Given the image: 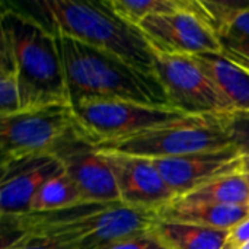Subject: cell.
Wrapping results in <instances>:
<instances>
[{
	"mask_svg": "<svg viewBox=\"0 0 249 249\" xmlns=\"http://www.w3.org/2000/svg\"><path fill=\"white\" fill-rule=\"evenodd\" d=\"M0 31L15 50L20 111L71 105L57 34L44 20L12 6L1 12Z\"/></svg>",
	"mask_w": 249,
	"mask_h": 249,
	"instance_id": "1",
	"label": "cell"
},
{
	"mask_svg": "<svg viewBox=\"0 0 249 249\" xmlns=\"http://www.w3.org/2000/svg\"><path fill=\"white\" fill-rule=\"evenodd\" d=\"M55 34L58 36L71 105L82 101L120 99L171 107L155 74L144 73L127 61L69 35Z\"/></svg>",
	"mask_w": 249,
	"mask_h": 249,
	"instance_id": "2",
	"label": "cell"
},
{
	"mask_svg": "<svg viewBox=\"0 0 249 249\" xmlns=\"http://www.w3.org/2000/svg\"><path fill=\"white\" fill-rule=\"evenodd\" d=\"M44 22L55 32L107 51L155 74L152 48L142 31L117 16L105 1L48 0L38 3Z\"/></svg>",
	"mask_w": 249,
	"mask_h": 249,
	"instance_id": "3",
	"label": "cell"
},
{
	"mask_svg": "<svg viewBox=\"0 0 249 249\" xmlns=\"http://www.w3.org/2000/svg\"><path fill=\"white\" fill-rule=\"evenodd\" d=\"M235 115H191L184 120L127 137L98 144V150L143 159L177 158L219 150L236 144Z\"/></svg>",
	"mask_w": 249,
	"mask_h": 249,
	"instance_id": "4",
	"label": "cell"
},
{
	"mask_svg": "<svg viewBox=\"0 0 249 249\" xmlns=\"http://www.w3.org/2000/svg\"><path fill=\"white\" fill-rule=\"evenodd\" d=\"M80 130L73 105H53L0 117L1 166L51 155L66 137Z\"/></svg>",
	"mask_w": 249,
	"mask_h": 249,
	"instance_id": "5",
	"label": "cell"
},
{
	"mask_svg": "<svg viewBox=\"0 0 249 249\" xmlns=\"http://www.w3.org/2000/svg\"><path fill=\"white\" fill-rule=\"evenodd\" d=\"M158 214L121 203H107L58 225L36 229L29 236H51L77 245V249H108L131 236L152 231Z\"/></svg>",
	"mask_w": 249,
	"mask_h": 249,
	"instance_id": "6",
	"label": "cell"
},
{
	"mask_svg": "<svg viewBox=\"0 0 249 249\" xmlns=\"http://www.w3.org/2000/svg\"><path fill=\"white\" fill-rule=\"evenodd\" d=\"M73 108L83 131L95 146L133 137L191 117L172 107L120 99L82 101L73 104Z\"/></svg>",
	"mask_w": 249,
	"mask_h": 249,
	"instance_id": "7",
	"label": "cell"
},
{
	"mask_svg": "<svg viewBox=\"0 0 249 249\" xmlns=\"http://www.w3.org/2000/svg\"><path fill=\"white\" fill-rule=\"evenodd\" d=\"M150 48L155 76L172 108L187 115H235L226 98L190 55Z\"/></svg>",
	"mask_w": 249,
	"mask_h": 249,
	"instance_id": "8",
	"label": "cell"
},
{
	"mask_svg": "<svg viewBox=\"0 0 249 249\" xmlns=\"http://www.w3.org/2000/svg\"><path fill=\"white\" fill-rule=\"evenodd\" d=\"M139 29L150 47L166 54L222 53L220 38L197 15L194 0H185L182 10L149 16Z\"/></svg>",
	"mask_w": 249,
	"mask_h": 249,
	"instance_id": "9",
	"label": "cell"
},
{
	"mask_svg": "<svg viewBox=\"0 0 249 249\" xmlns=\"http://www.w3.org/2000/svg\"><path fill=\"white\" fill-rule=\"evenodd\" d=\"M51 155L60 160L85 203H120L111 166L83 130L66 137Z\"/></svg>",
	"mask_w": 249,
	"mask_h": 249,
	"instance_id": "10",
	"label": "cell"
},
{
	"mask_svg": "<svg viewBox=\"0 0 249 249\" xmlns=\"http://www.w3.org/2000/svg\"><path fill=\"white\" fill-rule=\"evenodd\" d=\"M149 160H152L177 198L219 178L244 172V153L236 144L219 150Z\"/></svg>",
	"mask_w": 249,
	"mask_h": 249,
	"instance_id": "11",
	"label": "cell"
},
{
	"mask_svg": "<svg viewBox=\"0 0 249 249\" xmlns=\"http://www.w3.org/2000/svg\"><path fill=\"white\" fill-rule=\"evenodd\" d=\"M102 155L111 166L123 206L158 214L177 200L152 160L111 152Z\"/></svg>",
	"mask_w": 249,
	"mask_h": 249,
	"instance_id": "12",
	"label": "cell"
},
{
	"mask_svg": "<svg viewBox=\"0 0 249 249\" xmlns=\"http://www.w3.org/2000/svg\"><path fill=\"white\" fill-rule=\"evenodd\" d=\"M63 171V165L53 155L25 158L1 166V217L29 214L31 204L41 187Z\"/></svg>",
	"mask_w": 249,
	"mask_h": 249,
	"instance_id": "13",
	"label": "cell"
},
{
	"mask_svg": "<svg viewBox=\"0 0 249 249\" xmlns=\"http://www.w3.org/2000/svg\"><path fill=\"white\" fill-rule=\"evenodd\" d=\"M216 89L226 98L235 115L249 117V73L223 53L190 55Z\"/></svg>",
	"mask_w": 249,
	"mask_h": 249,
	"instance_id": "14",
	"label": "cell"
},
{
	"mask_svg": "<svg viewBox=\"0 0 249 249\" xmlns=\"http://www.w3.org/2000/svg\"><path fill=\"white\" fill-rule=\"evenodd\" d=\"M229 232L159 219L152 228V233L165 249H225L228 247Z\"/></svg>",
	"mask_w": 249,
	"mask_h": 249,
	"instance_id": "15",
	"label": "cell"
},
{
	"mask_svg": "<svg viewBox=\"0 0 249 249\" xmlns=\"http://www.w3.org/2000/svg\"><path fill=\"white\" fill-rule=\"evenodd\" d=\"M249 217L248 206H223V204H198L178 206L171 204L158 213L159 220L193 223L198 226L231 231Z\"/></svg>",
	"mask_w": 249,
	"mask_h": 249,
	"instance_id": "16",
	"label": "cell"
},
{
	"mask_svg": "<svg viewBox=\"0 0 249 249\" xmlns=\"http://www.w3.org/2000/svg\"><path fill=\"white\" fill-rule=\"evenodd\" d=\"M172 204L198 206V204H223V206H248L249 187L244 172L219 178L196 191L177 198Z\"/></svg>",
	"mask_w": 249,
	"mask_h": 249,
	"instance_id": "17",
	"label": "cell"
},
{
	"mask_svg": "<svg viewBox=\"0 0 249 249\" xmlns=\"http://www.w3.org/2000/svg\"><path fill=\"white\" fill-rule=\"evenodd\" d=\"M85 203L73 179L63 171L47 181L31 204V213H48Z\"/></svg>",
	"mask_w": 249,
	"mask_h": 249,
	"instance_id": "18",
	"label": "cell"
},
{
	"mask_svg": "<svg viewBox=\"0 0 249 249\" xmlns=\"http://www.w3.org/2000/svg\"><path fill=\"white\" fill-rule=\"evenodd\" d=\"M0 34V117H7L20 111L19 71L13 45L3 31Z\"/></svg>",
	"mask_w": 249,
	"mask_h": 249,
	"instance_id": "19",
	"label": "cell"
},
{
	"mask_svg": "<svg viewBox=\"0 0 249 249\" xmlns=\"http://www.w3.org/2000/svg\"><path fill=\"white\" fill-rule=\"evenodd\" d=\"M105 4L124 22L139 28L149 16L182 10L185 0H105Z\"/></svg>",
	"mask_w": 249,
	"mask_h": 249,
	"instance_id": "20",
	"label": "cell"
},
{
	"mask_svg": "<svg viewBox=\"0 0 249 249\" xmlns=\"http://www.w3.org/2000/svg\"><path fill=\"white\" fill-rule=\"evenodd\" d=\"M220 42L222 53L249 73V39L225 36L220 38Z\"/></svg>",
	"mask_w": 249,
	"mask_h": 249,
	"instance_id": "21",
	"label": "cell"
},
{
	"mask_svg": "<svg viewBox=\"0 0 249 249\" xmlns=\"http://www.w3.org/2000/svg\"><path fill=\"white\" fill-rule=\"evenodd\" d=\"M1 249H77V245L51 236H29L18 245Z\"/></svg>",
	"mask_w": 249,
	"mask_h": 249,
	"instance_id": "22",
	"label": "cell"
},
{
	"mask_svg": "<svg viewBox=\"0 0 249 249\" xmlns=\"http://www.w3.org/2000/svg\"><path fill=\"white\" fill-rule=\"evenodd\" d=\"M225 36L232 38H247L249 39V1L242 3V6L233 13L228 29L225 32Z\"/></svg>",
	"mask_w": 249,
	"mask_h": 249,
	"instance_id": "23",
	"label": "cell"
},
{
	"mask_svg": "<svg viewBox=\"0 0 249 249\" xmlns=\"http://www.w3.org/2000/svg\"><path fill=\"white\" fill-rule=\"evenodd\" d=\"M108 249H165L152 231L124 239Z\"/></svg>",
	"mask_w": 249,
	"mask_h": 249,
	"instance_id": "24",
	"label": "cell"
},
{
	"mask_svg": "<svg viewBox=\"0 0 249 249\" xmlns=\"http://www.w3.org/2000/svg\"><path fill=\"white\" fill-rule=\"evenodd\" d=\"M249 242V217H247L244 222L236 225L233 229L229 232V239H228V247L239 249L241 247L247 245Z\"/></svg>",
	"mask_w": 249,
	"mask_h": 249,
	"instance_id": "25",
	"label": "cell"
},
{
	"mask_svg": "<svg viewBox=\"0 0 249 249\" xmlns=\"http://www.w3.org/2000/svg\"><path fill=\"white\" fill-rule=\"evenodd\" d=\"M233 128H235V137L236 139L249 137V117L235 115Z\"/></svg>",
	"mask_w": 249,
	"mask_h": 249,
	"instance_id": "26",
	"label": "cell"
},
{
	"mask_svg": "<svg viewBox=\"0 0 249 249\" xmlns=\"http://www.w3.org/2000/svg\"><path fill=\"white\" fill-rule=\"evenodd\" d=\"M236 146L244 153V171L249 169V137L236 139Z\"/></svg>",
	"mask_w": 249,
	"mask_h": 249,
	"instance_id": "27",
	"label": "cell"
},
{
	"mask_svg": "<svg viewBox=\"0 0 249 249\" xmlns=\"http://www.w3.org/2000/svg\"><path fill=\"white\" fill-rule=\"evenodd\" d=\"M244 177H245V179H247V182H248V187H249V169L244 171Z\"/></svg>",
	"mask_w": 249,
	"mask_h": 249,
	"instance_id": "28",
	"label": "cell"
},
{
	"mask_svg": "<svg viewBox=\"0 0 249 249\" xmlns=\"http://www.w3.org/2000/svg\"><path fill=\"white\" fill-rule=\"evenodd\" d=\"M239 249H249V242L248 244H247V245H244V247H241V248Z\"/></svg>",
	"mask_w": 249,
	"mask_h": 249,
	"instance_id": "29",
	"label": "cell"
},
{
	"mask_svg": "<svg viewBox=\"0 0 249 249\" xmlns=\"http://www.w3.org/2000/svg\"><path fill=\"white\" fill-rule=\"evenodd\" d=\"M225 249H236V248H231V247H226V248Z\"/></svg>",
	"mask_w": 249,
	"mask_h": 249,
	"instance_id": "30",
	"label": "cell"
}]
</instances>
